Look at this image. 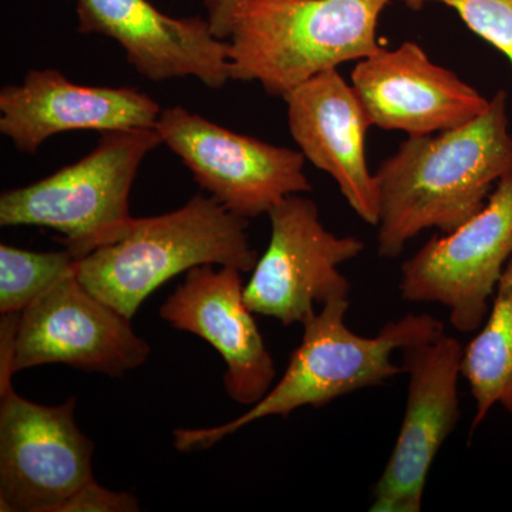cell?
<instances>
[{"label":"cell","instance_id":"7a4b0ae2","mask_svg":"<svg viewBox=\"0 0 512 512\" xmlns=\"http://www.w3.org/2000/svg\"><path fill=\"white\" fill-rule=\"evenodd\" d=\"M349 299H335L303 323V335L285 373L272 389L229 423L205 429H177L178 451L207 450L248 424L266 417H288L301 407L328 406L357 390L380 386L403 373L393 353L446 332L429 313H409L387 322L375 336H363L346 325Z\"/></svg>","mask_w":512,"mask_h":512},{"label":"cell","instance_id":"5b68a950","mask_svg":"<svg viewBox=\"0 0 512 512\" xmlns=\"http://www.w3.org/2000/svg\"><path fill=\"white\" fill-rule=\"evenodd\" d=\"M76 397L59 406L30 402L0 387V510L134 512L133 494L107 490L93 476V441L74 419Z\"/></svg>","mask_w":512,"mask_h":512},{"label":"cell","instance_id":"d6986e66","mask_svg":"<svg viewBox=\"0 0 512 512\" xmlns=\"http://www.w3.org/2000/svg\"><path fill=\"white\" fill-rule=\"evenodd\" d=\"M410 8L443 3L454 9L471 32L500 50L512 69V0H404Z\"/></svg>","mask_w":512,"mask_h":512},{"label":"cell","instance_id":"4fadbf2b","mask_svg":"<svg viewBox=\"0 0 512 512\" xmlns=\"http://www.w3.org/2000/svg\"><path fill=\"white\" fill-rule=\"evenodd\" d=\"M244 272L231 266H195L160 308L173 328L210 343L227 363L224 386L235 403L254 406L274 386V357L248 308Z\"/></svg>","mask_w":512,"mask_h":512},{"label":"cell","instance_id":"5bb4252c","mask_svg":"<svg viewBox=\"0 0 512 512\" xmlns=\"http://www.w3.org/2000/svg\"><path fill=\"white\" fill-rule=\"evenodd\" d=\"M76 10L80 33L116 40L148 80L191 76L211 89L231 80L228 40L208 20L171 18L148 0H76Z\"/></svg>","mask_w":512,"mask_h":512},{"label":"cell","instance_id":"ba28073f","mask_svg":"<svg viewBox=\"0 0 512 512\" xmlns=\"http://www.w3.org/2000/svg\"><path fill=\"white\" fill-rule=\"evenodd\" d=\"M271 239L245 284L256 315L293 326L312 318L316 306L349 299L352 284L339 266L365 251V242L338 237L323 227L311 198L293 194L269 211Z\"/></svg>","mask_w":512,"mask_h":512},{"label":"cell","instance_id":"ac0fdd59","mask_svg":"<svg viewBox=\"0 0 512 512\" xmlns=\"http://www.w3.org/2000/svg\"><path fill=\"white\" fill-rule=\"evenodd\" d=\"M69 251L35 252L0 245V313L19 315L64 276L76 271Z\"/></svg>","mask_w":512,"mask_h":512},{"label":"cell","instance_id":"8992f818","mask_svg":"<svg viewBox=\"0 0 512 512\" xmlns=\"http://www.w3.org/2000/svg\"><path fill=\"white\" fill-rule=\"evenodd\" d=\"M163 143L157 128L100 133L92 153L49 177L0 195L2 227H43L62 234L76 259L123 238L131 187L144 158Z\"/></svg>","mask_w":512,"mask_h":512},{"label":"cell","instance_id":"9a60e30c","mask_svg":"<svg viewBox=\"0 0 512 512\" xmlns=\"http://www.w3.org/2000/svg\"><path fill=\"white\" fill-rule=\"evenodd\" d=\"M161 107L130 87L82 86L59 70H30L0 90V133L22 153L35 154L56 134L156 128Z\"/></svg>","mask_w":512,"mask_h":512},{"label":"cell","instance_id":"3957f363","mask_svg":"<svg viewBox=\"0 0 512 512\" xmlns=\"http://www.w3.org/2000/svg\"><path fill=\"white\" fill-rule=\"evenodd\" d=\"M390 0H244L228 39L231 80L269 96L382 49L377 23Z\"/></svg>","mask_w":512,"mask_h":512},{"label":"cell","instance_id":"30bf717a","mask_svg":"<svg viewBox=\"0 0 512 512\" xmlns=\"http://www.w3.org/2000/svg\"><path fill=\"white\" fill-rule=\"evenodd\" d=\"M156 128L202 190L245 220L312 190L301 151L242 136L181 106L161 110Z\"/></svg>","mask_w":512,"mask_h":512},{"label":"cell","instance_id":"9c48e42d","mask_svg":"<svg viewBox=\"0 0 512 512\" xmlns=\"http://www.w3.org/2000/svg\"><path fill=\"white\" fill-rule=\"evenodd\" d=\"M511 256L512 174L495 185L474 217L434 235L403 262L400 295L407 302L439 303L457 332H476Z\"/></svg>","mask_w":512,"mask_h":512},{"label":"cell","instance_id":"6da1fadb","mask_svg":"<svg viewBox=\"0 0 512 512\" xmlns=\"http://www.w3.org/2000/svg\"><path fill=\"white\" fill-rule=\"evenodd\" d=\"M512 174L507 94L463 126L409 137L375 173L377 252L399 258L426 229L448 234L484 207L495 185Z\"/></svg>","mask_w":512,"mask_h":512},{"label":"cell","instance_id":"8fae6325","mask_svg":"<svg viewBox=\"0 0 512 512\" xmlns=\"http://www.w3.org/2000/svg\"><path fill=\"white\" fill-rule=\"evenodd\" d=\"M464 346L446 332L402 350L406 409L389 460L372 488V512H420L431 466L461 417Z\"/></svg>","mask_w":512,"mask_h":512},{"label":"cell","instance_id":"e0dca14e","mask_svg":"<svg viewBox=\"0 0 512 512\" xmlns=\"http://www.w3.org/2000/svg\"><path fill=\"white\" fill-rule=\"evenodd\" d=\"M476 336L464 346L461 375L476 403L471 433L501 406L512 416V256Z\"/></svg>","mask_w":512,"mask_h":512},{"label":"cell","instance_id":"277c9868","mask_svg":"<svg viewBox=\"0 0 512 512\" xmlns=\"http://www.w3.org/2000/svg\"><path fill=\"white\" fill-rule=\"evenodd\" d=\"M258 259L248 220L198 194L178 210L134 218L119 241L77 259L76 275L93 295L133 319L151 293L195 266L252 272Z\"/></svg>","mask_w":512,"mask_h":512},{"label":"cell","instance_id":"52a82bcc","mask_svg":"<svg viewBox=\"0 0 512 512\" xmlns=\"http://www.w3.org/2000/svg\"><path fill=\"white\" fill-rule=\"evenodd\" d=\"M150 352L131 319L93 295L74 271L19 315H2L0 387L43 365L120 377L146 363Z\"/></svg>","mask_w":512,"mask_h":512},{"label":"cell","instance_id":"2e32d148","mask_svg":"<svg viewBox=\"0 0 512 512\" xmlns=\"http://www.w3.org/2000/svg\"><path fill=\"white\" fill-rule=\"evenodd\" d=\"M284 99L289 131L303 156L335 180L357 217L376 227L379 200L365 153L372 124L352 84L338 69L326 70L299 84Z\"/></svg>","mask_w":512,"mask_h":512},{"label":"cell","instance_id":"7c38bea8","mask_svg":"<svg viewBox=\"0 0 512 512\" xmlns=\"http://www.w3.org/2000/svg\"><path fill=\"white\" fill-rule=\"evenodd\" d=\"M355 89L370 124L409 137L453 130L477 119L490 100L456 73L433 63L417 43L382 47L357 62Z\"/></svg>","mask_w":512,"mask_h":512},{"label":"cell","instance_id":"ffe728a7","mask_svg":"<svg viewBox=\"0 0 512 512\" xmlns=\"http://www.w3.org/2000/svg\"><path fill=\"white\" fill-rule=\"evenodd\" d=\"M244 0H202L207 9V20L214 35L228 40L231 35L232 22L239 5Z\"/></svg>","mask_w":512,"mask_h":512}]
</instances>
